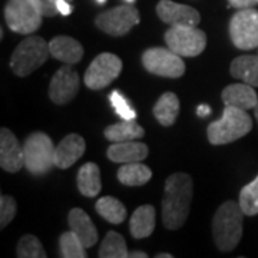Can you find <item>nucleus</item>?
<instances>
[{
    "label": "nucleus",
    "mask_w": 258,
    "mask_h": 258,
    "mask_svg": "<svg viewBox=\"0 0 258 258\" xmlns=\"http://www.w3.org/2000/svg\"><path fill=\"white\" fill-rule=\"evenodd\" d=\"M129 228L134 238H147L155 230V208L152 205H142L135 210L129 221Z\"/></svg>",
    "instance_id": "20"
},
{
    "label": "nucleus",
    "mask_w": 258,
    "mask_h": 258,
    "mask_svg": "<svg viewBox=\"0 0 258 258\" xmlns=\"http://www.w3.org/2000/svg\"><path fill=\"white\" fill-rule=\"evenodd\" d=\"M25 166L33 175H45L55 165V149L52 139L43 132H35L25 141Z\"/></svg>",
    "instance_id": "5"
},
{
    "label": "nucleus",
    "mask_w": 258,
    "mask_h": 258,
    "mask_svg": "<svg viewBox=\"0 0 258 258\" xmlns=\"http://www.w3.org/2000/svg\"><path fill=\"white\" fill-rule=\"evenodd\" d=\"M158 258H172V255L171 254H159V255H157Z\"/></svg>",
    "instance_id": "38"
},
{
    "label": "nucleus",
    "mask_w": 258,
    "mask_h": 258,
    "mask_svg": "<svg viewBox=\"0 0 258 258\" xmlns=\"http://www.w3.org/2000/svg\"><path fill=\"white\" fill-rule=\"evenodd\" d=\"M96 212L111 224H122L126 218V208L113 197H102L96 203Z\"/></svg>",
    "instance_id": "26"
},
{
    "label": "nucleus",
    "mask_w": 258,
    "mask_h": 258,
    "mask_svg": "<svg viewBox=\"0 0 258 258\" xmlns=\"http://www.w3.org/2000/svg\"><path fill=\"white\" fill-rule=\"evenodd\" d=\"M166 46L179 56L201 55L207 46V35L197 26H171L165 33Z\"/></svg>",
    "instance_id": "7"
},
{
    "label": "nucleus",
    "mask_w": 258,
    "mask_h": 258,
    "mask_svg": "<svg viewBox=\"0 0 258 258\" xmlns=\"http://www.w3.org/2000/svg\"><path fill=\"white\" fill-rule=\"evenodd\" d=\"M129 258H147L148 255L145 252H142V251H134V252H129Z\"/></svg>",
    "instance_id": "37"
},
{
    "label": "nucleus",
    "mask_w": 258,
    "mask_h": 258,
    "mask_svg": "<svg viewBox=\"0 0 258 258\" xmlns=\"http://www.w3.org/2000/svg\"><path fill=\"white\" fill-rule=\"evenodd\" d=\"M50 55L66 64H75L83 57V46L74 37L56 36L49 42Z\"/></svg>",
    "instance_id": "18"
},
{
    "label": "nucleus",
    "mask_w": 258,
    "mask_h": 258,
    "mask_svg": "<svg viewBox=\"0 0 258 258\" xmlns=\"http://www.w3.org/2000/svg\"><path fill=\"white\" fill-rule=\"evenodd\" d=\"M241 208L245 215L252 217L258 214V175L255 176L254 181L247 184L240 192V203Z\"/></svg>",
    "instance_id": "29"
},
{
    "label": "nucleus",
    "mask_w": 258,
    "mask_h": 258,
    "mask_svg": "<svg viewBox=\"0 0 258 258\" xmlns=\"http://www.w3.org/2000/svg\"><path fill=\"white\" fill-rule=\"evenodd\" d=\"M230 36L234 46L251 50L258 46V10H238L230 22Z\"/></svg>",
    "instance_id": "8"
},
{
    "label": "nucleus",
    "mask_w": 258,
    "mask_h": 258,
    "mask_svg": "<svg viewBox=\"0 0 258 258\" xmlns=\"http://www.w3.org/2000/svg\"><path fill=\"white\" fill-rule=\"evenodd\" d=\"M71 231H74L76 237L82 241V244L86 248H91L98 241V230L93 225L92 220L89 215L81 208H74L69 212L68 217Z\"/></svg>",
    "instance_id": "19"
},
{
    "label": "nucleus",
    "mask_w": 258,
    "mask_h": 258,
    "mask_svg": "<svg viewBox=\"0 0 258 258\" xmlns=\"http://www.w3.org/2000/svg\"><path fill=\"white\" fill-rule=\"evenodd\" d=\"M179 113V99L175 93L165 92L155 103L154 115L162 126H171L175 123Z\"/></svg>",
    "instance_id": "24"
},
{
    "label": "nucleus",
    "mask_w": 258,
    "mask_h": 258,
    "mask_svg": "<svg viewBox=\"0 0 258 258\" xmlns=\"http://www.w3.org/2000/svg\"><path fill=\"white\" fill-rule=\"evenodd\" d=\"M149 149L145 144L137 141H125V142H112L108 148L106 155L112 162L118 164H129V162H139L148 157Z\"/></svg>",
    "instance_id": "16"
},
{
    "label": "nucleus",
    "mask_w": 258,
    "mask_h": 258,
    "mask_svg": "<svg viewBox=\"0 0 258 258\" xmlns=\"http://www.w3.org/2000/svg\"><path fill=\"white\" fill-rule=\"evenodd\" d=\"M0 165L12 174L25 166V149L8 128L0 131Z\"/></svg>",
    "instance_id": "14"
},
{
    "label": "nucleus",
    "mask_w": 258,
    "mask_h": 258,
    "mask_svg": "<svg viewBox=\"0 0 258 258\" xmlns=\"http://www.w3.org/2000/svg\"><path fill=\"white\" fill-rule=\"evenodd\" d=\"M222 101L225 106H235L248 111L257 106L258 96L248 83H232L222 91Z\"/></svg>",
    "instance_id": "17"
},
{
    "label": "nucleus",
    "mask_w": 258,
    "mask_h": 258,
    "mask_svg": "<svg viewBox=\"0 0 258 258\" xmlns=\"http://www.w3.org/2000/svg\"><path fill=\"white\" fill-rule=\"evenodd\" d=\"M192 201V178L176 172L168 176L162 198V221L166 230H178L188 218Z\"/></svg>",
    "instance_id": "1"
},
{
    "label": "nucleus",
    "mask_w": 258,
    "mask_h": 258,
    "mask_svg": "<svg viewBox=\"0 0 258 258\" xmlns=\"http://www.w3.org/2000/svg\"><path fill=\"white\" fill-rule=\"evenodd\" d=\"M49 55V43L43 37L29 36L15 49L10 59V68L15 75L25 78L45 63Z\"/></svg>",
    "instance_id": "4"
},
{
    "label": "nucleus",
    "mask_w": 258,
    "mask_h": 258,
    "mask_svg": "<svg viewBox=\"0 0 258 258\" xmlns=\"http://www.w3.org/2000/svg\"><path fill=\"white\" fill-rule=\"evenodd\" d=\"M16 210H18L16 201L10 195L0 197V227L2 228H6V225H9L12 222L16 215Z\"/></svg>",
    "instance_id": "32"
},
{
    "label": "nucleus",
    "mask_w": 258,
    "mask_h": 258,
    "mask_svg": "<svg viewBox=\"0 0 258 258\" xmlns=\"http://www.w3.org/2000/svg\"><path fill=\"white\" fill-rule=\"evenodd\" d=\"M102 32L112 36H123L139 23V12L132 5H122L102 12L95 20Z\"/></svg>",
    "instance_id": "11"
},
{
    "label": "nucleus",
    "mask_w": 258,
    "mask_h": 258,
    "mask_svg": "<svg viewBox=\"0 0 258 258\" xmlns=\"http://www.w3.org/2000/svg\"><path fill=\"white\" fill-rule=\"evenodd\" d=\"M96 2H98V3H99V5H103V3H105V2H106V0H96Z\"/></svg>",
    "instance_id": "40"
},
{
    "label": "nucleus",
    "mask_w": 258,
    "mask_h": 258,
    "mask_svg": "<svg viewBox=\"0 0 258 258\" xmlns=\"http://www.w3.org/2000/svg\"><path fill=\"white\" fill-rule=\"evenodd\" d=\"M36 2L37 5H39V8H40V10H42V13H43V16L53 18V16H56L59 13L57 6H56V2L57 0H36ZM68 2H72V0H68Z\"/></svg>",
    "instance_id": "33"
},
{
    "label": "nucleus",
    "mask_w": 258,
    "mask_h": 258,
    "mask_svg": "<svg viewBox=\"0 0 258 258\" xmlns=\"http://www.w3.org/2000/svg\"><path fill=\"white\" fill-rule=\"evenodd\" d=\"M231 8H235V9H249V8H254L258 5V0H228Z\"/></svg>",
    "instance_id": "34"
},
{
    "label": "nucleus",
    "mask_w": 258,
    "mask_h": 258,
    "mask_svg": "<svg viewBox=\"0 0 258 258\" xmlns=\"http://www.w3.org/2000/svg\"><path fill=\"white\" fill-rule=\"evenodd\" d=\"M125 2H126V3H134L135 0H125Z\"/></svg>",
    "instance_id": "41"
},
{
    "label": "nucleus",
    "mask_w": 258,
    "mask_h": 258,
    "mask_svg": "<svg viewBox=\"0 0 258 258\" xmlns=\"http://www.w3.org/2000/svg\"><path fill=\"white\" fill-rule=\"evenodd\" d=\"M56 6H57L59 13L63 15V16H69L72 13V8H71V5H69L68 0H57L56 2Z\"/></svg>",
    "instance_id": "35"
},
{
    "label": "nucleus",
    "mask_w": 258,
    "mask_h": 258,
    "mask_svg": "<svg viewBox=\"0 0 258 258\" xmlns=\"http://www.w3.org/2000/svg\"><path fill=\"white\" fill-rule=\"evenodd\" d=\"M157 13L169 26H197L201 22L198 10L172 0H161L157 5Z\"/></svg>",
    "instance_id": "13"
},
{
    "label": "nucleus",
    "mask_w": 258,
    "mask_h": 258,
    "mask_svg": "<svg viewBox=\"0 0 258 258\" xmlns=\"http://www.w3.org/2000/svg\"><path fill=\"white\" fill-rule=\"evenodd\" d=\"M210 113H211V108H210L208 105H200V106L197 108V115H198V116L205 118V116H208Z\"/></svg>",
    "instance_id": "36"
},
{
    "label": "nucleus",
    "mask_w": 258,
    "mask_h": 258,
    "mask_svg": "<svg viewBox=\"0 0 258 258\" xmlns=\"http://www.w3.org/2000/svg\"><path fill=\"white\" fill-rule=\"evenodd\" d=\"M122 72V60L113 53H101L96 56L86 69L85 85L92 89L99 91L111 85Z\"/></svg>",
    "instance_id": "10"
},
{
    "label": "nucleus",
    "mask_w": 258,
    "mask_h": 258,
    "mask_svg": "<svg viewBox=\"0 0 258 258\" xmlns=\"http://www.w3.org/2000/svg\"><path fill=\"white\" fill-rule=\"evenodd\" d=\"M254 111H255V118H257V120H258V103H257V106L254 108Z\"/></svg>",
    "instance_id": "39"
},
{
    "label": "nucleus",
    "mask_w": 258,
    "mask_h": 258,
    "mask_svg": "<svg viewBox=\"0 0 258 258\" xmlns=\"http://www.w3.org/2000/svg\"><path fill=\"white\" fill-rule=\"evenodd\" d=\"M60 255L64 258H85L86 257V247L82 241L76 237L74 231H68L60 235L59 240Z\"/></svg>",
    "instance_id": "28"
},
{
    "label": "nucleus",
    "mask_w": 258,
    "mask_h": 258,
    "mask_svg": "<svg viewBox=\"0 0 258 258\" xmlns=\"http://www.w3.org/2000/svg\"><path fill=\"white\" fill-rule=\"evenodd\" d=\"M231 75L251 86H258V56H238L231 63Z\"/></svg>",
    "instance_id": "22"
},
{
    "label": "nucleus",
    "mask_w": 258,
    "mask_h": 258,
    "mask_svg": "<svg viewBox=\"0 0 258 258\" xmlns=\"http://www.w3.org/2000/svg\"><path fill=\"white\" fill-rule=\"evenodd\" d=\"M142 63L149 74L162 78H181L185 72V63L181 56L169 47H152L144 52Z\"/></svg>",
    "instance_id": "9"
},
{
    "label": "nucleus",
    "mask_w": 258,
    "mask_h": 258,
    "mask_svg": "<svg viewBox=\"0 0 258 258\" xmlns=\"http://www.w3.org/2000/svg\"><path fill=\"white\" fill-rule=\"evenodd\" d=\"M151 178H152V171L149 169V166L141 162L123 164V166H120L118 171L119 182L128 186H139L147 184Z\"/></svg>",
    "instance_id": "25"
},
{
    "label": "nucleus",
    "mask_w": 258,
    "mask_h": 258,
    "mask_svg": "<svg viewBox=\"0 0 258 258\" xmlns=\"http://www.w3.org/2000/svg\"><path fill=\"white\" fill-rule=\"evenodd\" d=\"M129 255L126 242L123 237L115 232L109 231L102 241L99 248V257L101 258H126Z\"/></svg>",
    "instance_id": "27"
},
{
    "label": "nucleus",
    "mask_w": 258,
    "mask_h": 258,
    "mask_svg": "<svg viewBox=\"0 0 258 258\" xmlns=\"http://www.w3.org/2000/svg\"><path fill=\"white\" fill-rule=\"evenodd\" d=\"M85 139L78 134L64 137L55 149V165L60 169L72 166L85 154Z\"/></svg>",
    "instance_id": "15"
},
{
    "label": "nucleus",
    "mask_w": 258,
    "mask_h": 258,
    "mask_svg": "<svg viewBox=\"0 0 258 258\" xmlns=\"http://www.w3.org/2000/svg\"><path fill=\"white\" fill-rule=\"evenodd\" d=\"M79 75L74 69L66 64L62 66L52 78L49 85V98L53 103L57 105H66L75 99V96L79 92Z\"/></svg>",
    "instance_id": "12"
},
{
    "label": "nucleus",
    "mask_w": 258,
    "mask_h": 258,
    "mask_svg": "<svg viewBox=\"0 0 258 258\" xmlns=\"http://www.w3.org/2000/svg\"><path fill=\"white\" fill-rule=\"evenodd\" d=\"M244 215L240 204L234 201H227L217 210L212 220V235L220 251L228 252L238 245L242 237Z\"/></svg>",
    "instance_id": "2"
},
{
    "label": "nucleus",
    "mask_w": 258,
    "mask_h": 258,
    "mask_svg": "<svg viewBox=\"0 0 258 258\" xmlns=\"http://www.w3.org/2000/svg\"><path fill=\"white\" fill-rule=\"evenodd\" d=\"M78 189L85 197H96L101 192V169L93 162H88L81 166L78 172Z\"/></svg>",
    "instance_id": "21"
},
{
    "label": "nucleus",
    "mask_w": 258,
    "mask_h": 258,
    "mask_svg": "<svg viewBox=\"0 0 258 258\" xmlns=\"http://www.w3.org/2000/svg\"><path fill=\"white\" fill-rule=\"evenodd\" d=\"M43 13L36 0H9L5 8V19L9 29L20 35L35 33L42 26Z\"/></svg>",
    "instance_id": "6"
},
{
    "label": "nucleus",
    "mask_w": 258,
    "mask_h": 258,
    "mask_svg": "<svg viewBox=\"0 0 258 258\" xmlns=\"http://www.w3.org/2000/svg\"><path fill=\"white\" fill-rule=\"evenodd\" d=\"M252 129V119L247 111L225 106L221 119L211 122L208 126V141L212 145H225L242 138Z\"/></svg>",
    "instance_id": "3"
},
{
    "label": "nucleus",
    "mask_w": 258,
    "mask_h": 258,
    "mask_svg": "<svg viewBox=\"0 0 258 258\" xmlns=\"http://www.w3.org/2000/svg\"><path fill=\"white\" fill-rule=\"evenodd\" d=\"M109 101H111L112 108L115 109L116 115L120 119L131 120L137 118V112L135 109L129 105V102L125 99V96L119 92V91H113L109 95Z\"/></svg>",
    "instance_id": "31"
},
{
    "label": "nucleus",
    "mask_w": 258,
    "mask_h": 258,
    "mask_svg": "<svg viewBox=\"0 0 258 258\" xmlns=\"http://www.w3.org/2000/svg\"><path fill=\"white\" fill-rule=\"evenodd\" d=\"M145 134L144 128L135 119H122L118 123H113L105 129V138L111 142H125V141H135L142 138Z\"/></svg>",
    "instance_id": "23"
},
{
    "label": "nucleus",
    "mask_w": 258,
    "mask_h": 258,
    "mask_svg": "<svg viewBox=\"0 0 258 258\" xmlns=\"http://www.w3.org/2000/svg\"><path fill=\"white\" fill-rule=\"evenodd\" d=\"M16 254L20 258H45L46 252L40 241L35 235H23L18 244Z\"/></svg>",
    "instance_id": "30"
}]
</instances>
